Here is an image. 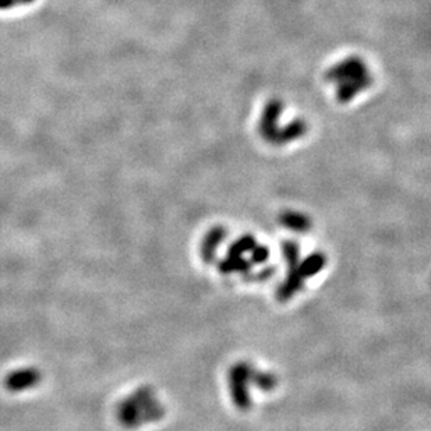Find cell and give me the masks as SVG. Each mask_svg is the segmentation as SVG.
<instances>
[{
	"instance_id": "6",
	"label": "cell",
	"mask_w": 431,
	"mask_h": 431,
	"mask_svg": "<svg viewBox=\"0 0 431 431\" xmlns=\"http://www.w3.org/2000/svg\"><path fill=\"white\" fill-rule=\"evenodd\" d=\"M279 223L296 233H305L312 229V219L305 214L293 210H285L279 214Z\"/></svg>"
},
{
	"instance_id": "5",
	"label": "cell",
	"mask_w": 431,
	"mask_h": 431,
	"mask_svg": "<svg viewBox=\"0 0 431 431\" xmlns=\"http://www.w3.org/2000/svg\"><path fill=\"white\" fill-rule=\"evenodd\" d=\"M226 234L228 230L223 226H215L211 230H208L201 244V257L206 263H211L215 259L217 250L225 240Z\"/></svg>"
},
{
	"instance_id": "7",
	"label": "cell",
	"mask_w": 431,
	"mask_h": 431,
	"mask_svg": "<svg viewBox=\"0 0 431 431\" xmlns=\"http://www.w3.org/2000/svg\"><path fill=\"white\" fill-rule=\"evenodd\" d=\"M304 283V278L301 277V274L299 272L297 267L294 268H289V272L285 278V281L279 285L278 290H277V297L279 301H288L290 300L297 292L301 290Z\"/></svg>"
},
{
	"instance_id": "12",
	"label": "cell",
	"mask_w": 431,
	"mask_h": 431,
	"mask_svg": "<svg viewBox=\"0 0 431 431\" xmlns=\"http://www.w3.org/2000/svg\"><path fill=\"white\" fill-rule=\"evenodd\" d=\"M256 245H257L256 239H254L253 236H250V234H245V236L239 237V239L230 245V249H229L228 253L243 256L244 253L252 252V250L256 248Z\"/></svg>"
},
{
	"instance_id": "11",
	"label": "cell",
	"mask_w": 431,
	"mask_h": 431,
	"mask_svg": "<svg viewBox=\"0 0 431 431\" xmlns=\"http://www.w3.org/2000/svg\"><path fill=\"white\" fill-rule=\"evenodd\" d=\"M253 384H254L260 391L270 392V391L275 390V387L278 385V379H277L274 374H271V373L254 370V374H253Z\"/></svg>"
},
{
	"instance_id": "1",
	"label": "cell",
	"mask_w": 431,
	"mask_h": 431,
	"mask_svg": "<svg viewBox=\"0 0 431 431\" xmlns=\"http://www.w3.org/2000/svg\"><path fill=\"white\" fill-rule=\"evenodd\" d=\"M324 80L337 86L335 97L342 105L350 103L357 95L367 91L374 83L373 74L365 61L360 56H348L335 65H332L325 73Z\"/></svg>"
},
{
	"instance_id": "9",
	"label": "cell",
	"mask_w": 431,
	"mask_h": 431,
	"mask_svg": "<svg viewBox=\"0 0 431 431\" xmlns=\"http://www.w3.org/2000/svg\"><path fill=\"white\" fill-rule=\"evenodd\" d=\"M250 268L252 264L245 261L243 256L230 253H228L226 259L219 265V271H222V274H245Z\"/></svg>"
},
{
	"instance_id": "4",
	"label": "cell",
	"mask_w": 431,
	"mask_h": 431,
	"mask_svg": "<svg viewBox=\"0 0 431 431\" xmlns=\"http://www.w3.org/2000/svg\"><path fill=\"white\" fill-rule=\"evenodd\" d=\"M307 132H309V123H307L305 119L303 117H296L282 128V132L277 141V147L292 144L293 141L303 139L307 134Z\"/></svg>"
},
{
	"instance_id": "13",
	"label": "cell",
	"mask_w": 431,
	"mask_h": 431,
	"mask_svg": "<svg viewBox=\"0 0 431 431\" xmlns=\"http://www.w3.org/2000/svg\"><path fill=\"white\" fill-rule=\"evenodd\" d=\"M252 254H253V261L256 264H263L268 260L270 257V250L267 248H264V245H256V248L252 250Z\"/></svg>"
},
{
	"instance_id": "15",
	"label": "cell",
	"mask_w": 431,
	"mask_h": 431,
	"mask_svg": "<svg viewBox=\"0 0 431 431\" xmlns=\"http://www.w3.org/2000/svg\"><path fill=\"white\" fill-rule=\"evenodd\" d=\"M34 0H19V3L20 5H30V3H32Z\"/></svg>"
},
{
	"instance_id": "3",
	"label": "cell",
	"mask_w": 431,
	"mask_h": 431,
	"mask_svg": "<svg viewBox=\"0 0 431 431\" xmlns=\"http://www.w3.org/2000/svg\"><path fill=\"white\" fill-rule=\"evenodd\" d=\"M283 102L279 98H271L263 108L261 114H260V120H259V134L260 137L271 144V146H277L278 137L282 132V128L279 125V120L282 117L283 113Z\"/></svg>"
},
{
	"instance_id": "8",
	"label": "cell",
	"mask_w": 431,
	"mask_h": 431,
	"mask_svg": "<svg viewBox=\"0 0 431 431\" xmlns=\"http://www.w3.org/2000/svg\"><path fill=\"white\" fill-rule=\"evenodd\" d=\"M325 264H327V257L324 256V253H313L312 256H309L301 263H299L297 270L301 274V277L305 279V278L314 277L321 270H324Z\"/></svg>"
},
{
	"instance_id": "14",
	"label": "cell",
	"mask_w": 431,
	"mask_h": 431,
	"mask_svg": "<svg viewBox=\"0 0 431 431\" xmlns=\"http://www.w3.org/2000/svg\"><path fill=\"white\" fill-rule=\"evenodd\" d=\"M20 5L19 0H0V10H6V9H12L14 6Z\"/></svg>"
},
{
	"instance_id": "10",
	"label": "cell",
	"mask_w": 431,
	"mask_h": 431,
	"mask_svg": "<svg viewBox=\"0 0 431 431\" xmlns=\"http://www.w3.org/2000/svg\"><path fill=\"white\" fill-rule=\"evenodd\" d=\"M282 253L283 259L289 268H294L300 263V248L294 240H283L282 241Z\"/></svg>"
},
{
	"instance_id": "2",
	"label": "cell",
	"mask_w": 431,
	"mask_h": 431,
	"mask_svg": "<svg viewBox=\"0 0 431 431\" xmlns=\"http://www.w3.org/2000/svg\"><path fill=\"white\" fill-rule=\"evenodd\" d=\"M256 368L248 361H239L230 367L228 373V387L236 408L248 410L252 405L249 385L253 383Z\"/></svg>"
}]
</instances>
